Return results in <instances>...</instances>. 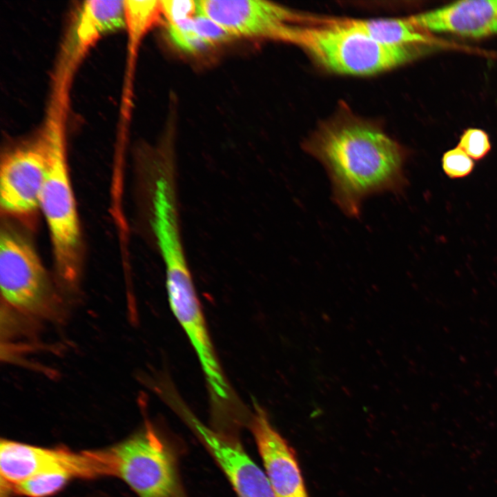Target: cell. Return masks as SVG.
Returning a JSON list of instances; mask_svg holds the SVG:
<instances>
[{
    "mask_svg": "<svg viewBox=\"0 0 497 497\" xmlns=\"http://www.w3.org/2000/svg\"><path fill=\"white\" fill-rule=\"evenodd\" d=\"M57 469H68L77 478H90L92 474L87 451L43 447L6 439L1 441V494L5 495L13 486L36 474Z\"/></svg>",
    "mask_w": 497,
    "mask_h": 497,
    "instance_id": "8",
    "label": "cell"
},
{
    "mask_svg": "<svg viewBox=\"0 0 497 497\" xmlns=\"http://www.w3.org/2000/svg\"><path fill=\"white\" fill-rule=\"evenodd\" d=\"M199 13L209 17L235 39L277 40L282 30L302 17L275 3L263 0H200Z\"/></svg>",
    "mask_w": 497,
    "mask_h": 497,
    "instance_id": "7",
    "label": "cell"
},
{
    "mask_svg": "<svg viewBox=\"0 0 497 497\" xmlns=\"http://www.w3.org/2000/svg\"><path fill=\"white\" fill-rule=\"evenodd\" d=\"M67 114L46 110L44 121L32 138L6 152L1 162L0 204L6 215L22 217L39 208L53 142L65 130Z\"/></svg>",
    "mask_w": 497,
    "mask_h": 497,
    "instance_id": "4",
    "label": "cell"
},
{
    "mask_svg": "<svg viewBox=\"0 0 497 497\" xmlns=\"http://www.w3.org/2000/svg\"><path fill=\"white\" fill-rule=\"evenodd\" d=\"M197 33L212 48L227 43L235 39L217 23L202 14L193 17Z\"/></svg>",
    "mask_w": 497,
    "mask_h": 497,
    "instance_id": "17",
    "label": "cell"
},
{
    "mask_svg": "<svg viewBox=\"0 0 497 497\" xmlns=\"http://www.w3.org/2000/svg\"><path fill=\"white\" fill-rule=\"evenodd\" d=\"M254 407L251 430L277 497H309L293 449L273 427L265 411L257 404Z\"/></svg>",
    "mask_w": 497,
    "mask_h": 497,
    "instance_id": "9",
    "label": "cell"
},
{
    "mask_svg": "<svg viewBox=\"0 0 497 497\" xmlns=\"http://www.w3.org/2000/svg\"><path fill=\"white\" fill-rule=\"evenodd\" d=\"M329 20L339 26L355 30L380 43L389 46L420 45L445 49L474 52L464 46L437 38L413 25L408 19H351L331 18Z\"/></svg>",
    "mask_w": 497,
    "mask_h": 497,
    "instance_id": "12",
    "label": "cell"
},
{
    "mask_svg": "<svg viewBox=\"0 0 497 497\" xmlns=\"http://www.w3.org/2000/svg\"><path fill=\"white\" fill-rule=\"evenodd\" d=\"M75 475L66 469H57L36 474L13 486L5 495L23 497H48L59 491Z\"/></svg>",
    "mask_w": 497,
    "mask_h": 497,
    "instance_id": "14",
    "label": "cell"
},
{
    "mask_svg": "<svg viewBox=\"0 0 497 497\" xmlns=\"http://www.w3.org/2000/svg\"><path fill=\"white\" fill-rule=\"evenodd\" d=\"M309 25L289 24L277 41L295 45L331 72L366 76L404 65L425 52L426 46H389L330 21L306 17Z\"/></svg>",
    "mask_w": 497,
    "mask_h": 497,
    "instance_id": "2",
    "label": "cell"
},
{
    "mask_svg": "<svg viewBox=\"0 0 497 497\" xmlns=\"http://www.w3.org/2000/svg\"><path fill=\"white\" fill-rule=\"evenodd\" d=\"M304 149L324 167L332 199L348 217H358L367 197L402 193L407 185L403 147L380 127L348 113L323 124Z\"/></svg>",
    "mask_w": 497,
    "mask_h": 497,
    "instance_id": "1",
    "label": "cell"
},
{
    "mask_svg": "<svg viewBox=\"0 0 497 497\" xmlns=\"http://www.w3.org/2000/svg\"><path fill=\"white\" fill-rule=\"evenodd\" d=\"M0 287L6 306L26 318L51 320L61 313V304L35 250L9 228L1 231Z\"/></svg>",
    "mask_w": 497,
    "mask_h": 497,
    "instance_id": "5",
    "label": "cell"
},
{
    "mask_svg": "<svg viewBox=\"0 0 497 497\" xmlns=\"http://www.w3.org/2000/svg\"><path fill=\"white\" fill-rule=\"evenodd\" d=\"M188 420L231 483L238 497H277L265 471L242 446L188 414Z\"/></svg>",
    "mask_w": 497,
    "mask_h": 497,
    "instance_id": "10",
    "label": "cell"
},
{
    "mask_svg": "<svg viewBox=\"0 0 497 497\" xmlns=\"http://www.w3.org/2000/svg\"><path fill=\"white\" fill-rule=\"evenodd\" d=\"M104 449L109 476L121 479L139 497H175L178 485L173 458L150 422Z\"/></svg>",
    "mask_w": 497,
    "mask_h": 497,
    "instance_id": "6",
    "label": "cell"
},
{
    "mask_svg": "<svg viewBox=\"0 0 497 497\" xmlns=\"http://www.w3.org/2000/svg\"><path fill=\"white\" fill-rule=\"evenodd\" d=\"M419 29L482 38L497 35V0H463L407 17Z\"/></svg>",
    "mask_w": 497,
    "mask_h": 497,
    "instance_id": "11",
    "label": "cell"
},
{
    "mask_svg": "<svg viewBox=\"0 0 497 497\" xmlns=\"http://www.w3.org/2000/svg\"><path fill=\"white\" fill-rule=\"evenodd\" d=\"M65 130L55 138L40 196L62 287L75 291L81 273V233L67 164Z\"/></svg>",
    "mask_w": 497,
    "mask_h": 497,
    "instance_id": "3",
    "label": "cell"
},
{
    "mask_svg": "<svg viewBox=\"0 0 497 497\" xmlns=\"http://www.w3.org/2000/svg\"><path fill=\"white\" fill-rule=\"evenodd\" d=\"M473 160L484 158L491 150V145L487 133L479 128H469L460 135L457 146Z\"/></svg>",
    "mask_w": 497,
    "mask_h": 497,
    "instance_id": "16",
    "label": "cell"
},
{
    "mask_svg": "<svg viewBox=\"0 0 497 497\" xmlns=\"http://www.w3.org/2000/svg\"><path fill=\"white\" fill-rule=\"evenodd\" d=\"M161 3L166 24L193 18L199 14L198 1L162 0Z\"/></svg>",
    "mask_w": 497,
    "mask_h": 497,
    "instance_id": "19",
    "label": "cell"
},
{
    "mask_svg": "<svg viewBox=\"0 0 497 497\" xmlns=\"http://www.w3.org/2000/svg\"><path fill=\"white\" fill-rule=\"evenodd\" d=\"M442 167L449 178H462L472 172L474 162L461 148L456 146L443 154Z\"/></svg>",
    "mask_w": 497,
    "mask_h": 497,
    "instance_id": "18",
    "label": "cell"
},
{
    "mask_svg": "<svg viewBox=\"0 0 497 497\" xmlns=\"http://www.w3.org/2000/svg\"><path fill=\"white\" fill-rule=\"evenodd\" d=\"M193 19L166 23V30L176 48L188 54H198L212 47L197 33Z\"/></svg>",
    "mask_w": 497,
    "mask_h": 497,
    "instance_id": "15",
    "label": "cell"
},
{
    "mask_svg": "<svg viewBox=\"0 0 497 497\" xmlns=\"http://www.w3.org/2000/svg\"><path fill=\"white\" fill-rule=\"evenodd\" d=\"M125 25L128 34V50L133 59L145 35L159 23L162 16L161 1H124Z\"/></svg>",
    "mask_w": 497,
    "mask_h": 497,
    "instance_id": "13",
    "label": "cell"
}]
</instances>
